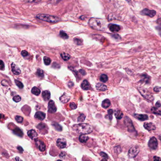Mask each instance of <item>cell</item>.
<instances>
[{"label":"cell","instance_id":"6f0895ef","mask_svg":"<svg viewBox=\"0 0 161 161\" xmlns=\"http://www.w3.org/2000/svg\"><path fill=\"white\" fill-rule=\"evenodd\" d=\"M128 0V1H129V0Z\"/></svg>","mask_w":161,"mask_h":161},{"label":"cell","instance_id":"d6986e66","mask_svg":"<svg viewBox=\"0 0 161 161\" xmlns=\"http://www.w3.org/2000/svg\"><path fill=\"white\" fill-rule=\"evenodd\" d=\"M96 89H97L100 91H105L107 89V87H106V85L101 83H98L96 85Z\"/></svg>","mask_w":161,"mask_h":161},{"label":"cell","instance_id":"1f68e13d","mask_svg":"<svg viewBox=\"0 0 161 161\" xmlns=\"http://www.w3.org/2000/svg\"><path fill=\"white\" fill-rule=\"evenodd\" d=\"M113 110L112 109H109L108 110V117H106V118H108L110 120H112V119H113Z\"/></svg>","mask_w":161,"mask_h":161},{"label":"cell","instance_id":"44dd1931","mask_svg":"<svg viewBox=\"0 0 161 161\" xmlns=\"http://www.w3.org/2000/svg\"><path fill=\"white\" fill-rule=\"evenodd\" d=\"M42 97L45 101H48L51 97V93L49 91L45 90L42 93Z\"/></svg>","mask_w":161,"mask_h":161},{"label":"cell","instance_id":"6da1fadb","mask_svg":"<svg viewBox=\"0 0 161 161\" xmlns=\"http://www.w3.org/2000/svg\"><path fill=\"white\" fill-rule=\"evenodd\" d=\"M90 27L98 31H104L107 27L105 20L97 18H91L89 21Z\"/></svg>","mask_w":161,"mask_h":161},{"label":"cell","instance_id":"4dcf8cb0","mask_svg":"<svg viewBox=\"0 0 161 161\" xmlns=\"http://www.w3.org/2000/svg\"><path fill=\"white\" fill-rule=\"evenodd\" d=\"M85 119H86V116L85 115V114H84L83 113H81L78 118V122H82L85 121Z\"/></svg>","mask_w":161,"mask_h":161},{"label":"cell","instance_id":"5bb4252c","mask_svg":"<svg viewBox=\"0 0 161 161\" xmlns=\"http://www.w3.org/2000/svg\"><path fill=\"white\" fill-rule=\"evenodd\" d=\"M134 117L136 119H138L139 121H144L148 120L149 118L146 114H137L135 113L134 114Z\"/></svg>","mask_w":161,"mask_h":161},{"label":"cell","instance_id":"9f6ffc18","mask_svg":"<svg viewBox=\"0 0 161 161\" xmlns=\"http://www.w3.org/2000/svg\"><path fill=\"white\" fill-rule=\"evenodd\" d=\"M159 139H160V140L161 141V136H159Z\"/></svg>","mask_w":161,"mask_h":161},{"label":"cell","instance_id":"8d00e7d4","mask_svg":"<svg viewBox=\"0 0 161 161\" xmlns=\"http://www.w3.org/2000/svg\"><path fill=\"white\" fill-rule=\"evenodd\" d=\"M37 75L39 76V77H43L44 76V72L42 70L40 69H38L37 70Z\"/></svg>","mask_w":161,"mask_h":161},{"label":"cell","instance_id":"f5cc1de1","mask_svg":"<svg viewBox=\"0 0 161 161\" xmlns=\"http://www.w3.org/2000/svg\"><path fill=\"white\" fill-rule=\"evenodd\" d=\"M17 148H18V150L20 152H22L23 151V148H22L21 146H18V147H17Z\"/></svg>","mask_w":161,"mask_h":161},{"label":"cell","instance_id":"83f0119b","mask_svg":"<svg viewBox=\"0 0 161 161\" xmlns=\"http://www.w3.org/2000/svg\"><path fill=\"white\" fill-rule=\"evenodd\" d=\"M61 55L63 60L65 61L69 60L71 58V56L69 54H66L65 53H62Z\"/></svg>","mask_w":161,"mask_h":161},{"label":"cell","instance_id":"30bf717a","mask_svg":"<svg viewBox=\"0 0 161 161\" xmlns=\"http://www.w3.org/2000/svg\"><path fill=\"white\" fill-rule=\"evenodd\" d=\"M144 127L146 130L149 131L155 130L156 129L155 125L152 122L150 123H145L144 124Z\"/></svg>","mask_w":161,"mask_h":161},{"label":"cell","instance_id":"f6af8a7d","mask_svg":"<svg viewBox=\"0 0 161 161\" xmlns=\"http://www.w3.org/2000/svg\"><path fill=\"white\" fill-rule=\"evenodd\" d=\"M28 52H27V51H25V50L22 51L21 52V55H22L23 56H24V57H26V56H27L28 55Z\"/></svg>","mask_w":161,"mask_h":161},{"label":"cell","instance_id":"680465c9","mask_svg":"<svg viewBox=\"0 0 161 161\" xmlns=\"http://www.w3.org/2000/svg\"></svg>","mask_w":161,"mask_h":161},{"label":"cell","instance_id":"7402d4cb","mask_svg":"<svg viewBox=\"0 0 161 161\" xmlns=\"http://www.w3.org/2000/svg\"><path fill=\"white\" fill-rule=\"evenodd\" d=\"M81 87L83 90H87L90 89V85L89 82L87 80H84L81 83Z\"/></svg>","mask_w":161,"mask_h":161},{"label":"cell","instance_id":"681fc988","mask_svg":"<svg viewBox=\"0 0 161 161\" xmlns=\"http://www.w3.org/2000/svg\"><path fill=\"white\" fill-rule=\"evenodd\" d=\"M155 105H156V107H161V103H160V102L159 101H158V102H157L156 103Z\"/></svg>","mask_w":161,"mask_h":161},{"label":"cell","instance_id":"ba28073f","mask_svg":"<svg viewBox=\"0 0 161 161\" xmlns=\"http://www.w3.org/2000/svg\"><path fill=\"white\" fill-rule=\"evenodd\" d=\"M141 13L143 15L149 16L150 17H153L156 15V11L154 10H150L149 9H145L141 11Z\"/></svg>","mask_w":161,"mask_h":161},{"label":"cell","instance_id":"cb8c5ba5","mask_svg":"<svg viewBox=\"0 0 161 161\" xmlns=\"http://www.w3.org/2000/svg\"><path fill=\"white\" fill-rule=\"evenodd\" d=\"M114 115H115V116L116 117L117 119L121 120L123 117V113H122V112L120 110L117 109V110H116V111H115Z\"/></svg>","mask_w":161,"mask_h":161},{"label":"cell","instance_id":"74e56055","mask_svg":"<svg viewBox=\"0 0 161 161\" xmlns=\"http://www.w3.org/2000/svg\"><path fill=\"white\" fill-rule=\"evenodd\" d=\"M15 120L18 123H22L23 121V118L20 116H16L15 117Z\"/></svg>","mask_w":161,"mask_h":161},{"label":"cell","instance_id":"ee69618b","mask_svg":"<svg viewBox=\"0 0 161 161\" xmlns=\"http://www.w3.org/2000/svg\"><path fill=\"white\" fill-rule=\"evenodd\" d=\"M112 36V37H113L114 38H115L116 39H120L121 38V36H119L118 34H113Z\"/></svg>","mask_w":161,"mask_h":161},{"label":"cell","instance_id":"b9f144b4","mask_svg":"<svg viewBox=\"0 0 161 161\" xmlns=\"http://www.w3.org/2000/svg\"><path fill=\"white\" fill-rule=\"evenodd\" d=\"M153 91L155 92H157V93L160 92H161V87H155L153 89Z\"/></svg>","mask_w":161,"mask_h":161},{"label":"cell","instance_id":"9a60e30c","mask_svg":"<svg viewBox=\"0 0 161 161\" xmlns=\"http://www.w3.org/2000/svg\"><path fill=\"white\" fill-rule=\"evenodd\" d=\"M28 136L32 140H35L37 137L38 135L37 132L34 129H31L27 132Z\"/></svg>","mask_w":161,"mask_h":161},{"label":"cell","instance_id":"4316f807","mask_svg":"<svg viewBox=\"0 0 161 161\" xmlns=\"http://www.w3.org/2000/svg\"><path fill=\"white\" fill-rule=\"evenodd\" d=\"M31 92L33 94L36 95V96H39L40 93H41V91L38 88H37V87H34V88H32V89L31 90Z\"/></svg>","mask_w":161,"mask_h":161},{"label":"cell","instance_id":"e575fe53","mask_svg":"<svg viewBox=\"0 0 161 161\" xmlns=\"http://www.w3.org/2000/svg\"><path fill=\"white\" fill-rule=\"evenodd\" d=\"M60 36L64 39H68L69 38L68 35L64 31H61L60 32Z\"/></svg>","mask_w":161,"mask_h":161},{"label":"cell","instance_id":"9c48e42d","mask_svg":"<svg viewBox=\"0 0 161 161\" xmlns=\"http://www.w3.org/2000/svg\"><path fill=\"white\" fill-rule=\"evenodd\" d=\"M57 111V107L53 100H50L48 103V112L50 113H54Z\"/></svg>","mask_w":161,"mask_h":161},{"label":"cell","instance_id":"5b68a950","mask_svg":"<svg viewBox=\"0 0 161 161\" xmlns=\"http://www.w3.org/2000/svg\"><path fill=\"white\" fill-rule=\"evenodd\" d=\"M138 90L141 95L143 97L153 102L154 100V97L147 90L143 88H138Z\"/></svg>","mask_w":161,"mask_h":161},{"label":"cell","instance_id":"3957f363","mask_svg":"<svg viewBox=\"0 0 161 161\" xmlns=\"http://www.w3.org/2000/svg\"><path fill=\"white\" fill-rule=\"evenodd\" d=\"M36 18L49 23H57L61 20V19L58 17L43 14H38L36 16Z\"/></svg>","mask_w":161,"mask_h":161},{"label":"cell","instance_id":"484cf974","mask_svg":"<svg viewBox=\"0 0 161 161\" xmlns=\"http://www.w3.org/2000/svg\"><path fill=\"white\" fill-rule=\"evenodd\" d=\"M151 111L153 113L157 115H161V109L157 107H153L151 108Z\"/></svg>","mask_w":161,"mask_h":161},{"label":"cell","instance_id":"f35d334b","mask_svg":"<svg viewBox=\"0 0 161 161\" xmlns=\"http://www.w3.org/2000/svg\"><path fill=\"white\" fill-rule=\"evenodd\" d=\"M21 98L19 96H16L13 98V100L16 103L20 102L21 101Z\"/></svg>","mask_w":161,"mask_h":161},{"label":"cell","instance_id":"8fae6325","mask_svg":"<svg viewBox=\"0 0 161 161\" xmlns=\"http://www.w3.org/2000/svg\"><path fill=\"white\" fill-rule=\"evenodd\" d=\"M36 145L38 148L39 150L41 152H44L45 150V145L40 140H36Z\"/></svg>","mask_w":161,"mask_h":161},{"label":"cell","instance_id":"e0dca14e","mask_svg":"<svg viewBox=\"0 0 161 161\" xmlns=\"http://www.w3.org/2000/svg\"><path fill=\"white\" fill-rule=\"evenodd\" d=\"M71 99V97L66 93H64L63 95L60 97V100L63 103H66L69 101Z\"/></svg>","mask_w":161,"mask_h":161},{"label":"cell","instance_id":"ac0fdd59","mask_svg":"<svg viewBox=\"0 0 161 161\" xmlns=\"http://www.w3.org/2000/svg\"><path fill=\"white\" fill-rule=\"evenodd\" d=\"M35 117L40 121H43L45 118V114L42 112H37L35 114Z\"/></svg>","mask_w":161,"mask_h":161},{"label":"cell","instance_id":"603a6c76","mask_svg":"<svg viewBox=\"0 0 161 161\" xmlns=\"http://www.w3.org/2000/svg\"><path fill=\"white\" fill-rule=\"evenodd\" d=\"M89 139V137L84 134H81L79 137V141L82 143H86Z\"/></svg>","mask_w":161,"mask_h":161},{"label":"cell","instance_id":"8992f818","mask_svg":"<svg viewBox=\"0 0 161 161\" xmlns=\"http://www.w3.org/2000/svg\"><path fill=\"white\" fill-rule=\"evenodd\" d=\"M140 151L139 147L137 145L132 146L130 148L128 152V155L129 158L135 157Z\"/></svg>","mask_w":161,"mask_h":161},{"label":"cell","instance_id":"7a4b0ae2","mask_svg":"<svg viewBox=\"0 0 161 161\" xmlns=\"http://www.w3.org/2000/svg\"><path fill=\"white\" fill-rule=\"evenodd\" d=\"M73 129L78 133L80 134H88L93 131L91 126L87 123H80L73 126Z\"/></svg>","mask_w":161,"mask_h":161},{"label":"cell","instance_id":"7bdbcfd3","mask_svg":"<svg viewBox=\"0 0 161 161\" xmlns=\"http://www.w3.org/2000/svg\"><path fill=\"white\" fill-rule=\"evenodd\" d=\"M14 131H17L18 132V133L17 134V135H18V136H22V131H21V130L19 129H18L17 128L16 129H15Z\"/></svg>","mask_w":161,"mask_h":161},{"label":"cell","instance_id":"d4e9b609","mask_svg":"<svg viewBox=\"0 0 161 161\" xmlns=\"http://www.w3.org/2000/svg\"><path fill=\"white\" fill-rule=\"evenodd\" d=\"M110 105H111V102L109 99H106L103 101L102 106L104 108L106 109L109 107Z\"/></svg>","mask_w":161,"mask_h":161},{"label":"cell","instance_id":"836d02e7","mask_svg":"<svg viewBox=\"0 0 161 161\" xmlns=\"http://www.w3.org/2000/svg\"><path fill=\"white\" fill-rule=\"evenodd\" d=\"M44 62L46 65H49L51 62V60L50 58L47 57H44Z\"/></svg>","mask_w":161,"mask_h":161},{"label":"cell","instance_id":"c3c4849f","mask_svg":"<svg viewBox=\"0 0 161 161\" xmlns=\"http://www.w3.org/2000/svg\"><path fill=\"white\" fill-rule=\"evenodd\" d=\"M0 70H3L4 69V64L2 60L0 61Z\"/></svg>","mask_w":161,"mask_h":161},{"label":"cell","instance_id":"f1b7e54d","mask_svg":"<svg viewBox=\"0 0 161 161\" xmlns=\"http://www.w3.org/2000/svg\"><path fill=\"white\" fill-rule=\"evenodd\" d=\"M108 80V78L107 76L106 75V74H102L100 76V80L103 82V83H105Z\"/></svg>","mask_w":161,"mask_h":161},{"label":"cell","instance_id":"f907efd6","mask_svg":"<svg viewBox=\"0 0 161 161\" xmlns=\"http://www.w3.org/2000/svg\"><path fill=\"white\" fill-rule=\"evenodd\" d=\"M153 160L154 161H161V158L159 157L154 156L153 157Z\"/></svg>","mask_w":161,"mask_h":161},{"label":"cell","instance_id":"52a82bcc","mask_svg":"<svg viewBox=\"0 0 161 161\" xmlns=\"http://www.w3.org/2000/svg\"><path fill=\"white\" fill-rule=\"evenodd\" d=\"M148 146L153 150H156L158 147V141L155 137H152L148 143Z\"/></svg>","mask_w":161,"mask_h":161},{"label":"cell","instance_id":"ffe728a7","mask_svg":"<svg viewBox=\"0 0 161 161\" xmlns=\"http://www.w3.org/2000/svg\"><path fill=\"white\" fill-rule=\"evenodd\" d=\"M150 77L148 76L147 74H143L142 75V79H141L140 81H141L142 83H145L146 84H149L150 82Z\"/></svg>","mask_w":161,"mask_h":161},{"label":"cell","instance_id":"2e32d148","mask_svg":"<svg viewBox=\"0 0 161 161\" xmlns=\"http://www.w3.org/2000/svg\"><path fill=\"white\" fill-rule=\"evenodd\" d=\"M12 72L15 75H19L21 73V71L18 66L14 63H12L11 64Z\"/></svg>","mask_w":161,"mask_h":161},{"label":"cell","instance_id":"7c38bea8","mask_svg":"<svg viewBox=\"0 0 161 161\" xmlns=\"http://www.w3.org/2000/svg\"><path fill=\"white\" fill-rule=\"evenodd\" d=\"M57 145L60 148L66 147L67 142L64 138H58L57 140Z\"/></svg>","mask_w":161,"mask_h":161},{"label":"cell","instance_id":"bcb514c9","mask_svg":"<svg viewBox=\"0 0 161 161\" xmlns=\"http://www.w3.org/2000/svg\"><path fill=\"white\" fill-rule=\"evenodd\" d=\"M50 3H56L58 2L59 1H61V0H48Z\"/></svg>","mask_w":161,"mask_h":161},{"label":"cell","instance_id":"7dc6e473","mask_svg":"<svg viewBox=\"0 0 161 161\" xmlns=\"http://www.w3.org/2000/svg\"><path fill=\"white\" fill-rule=\"evenodd\" d=\"M59 156H60V158L63 159V158H65V156H66V154H65V153L63 152H62L60 154Z\"/></svg>","mask_w":161,"mask_h":161},{"label":"cell","instance_id":"11a10c76","mask_svg":"<svg viewBox=\"0 0 161 161\" xmlns=\"http://www.w3.org/2000/svg\"><path fill=\"white\" fill-rule=\"evenodd\" d=\"M24 0L27 2H32V1H34L35 0Z\"/></svg>","mask_w":161,"mask_h":161},{"label":"cell","instance_id":"db71d44e","mask_svg":"<svg viewBox=\"0 0 161 161\" xmlns=\"http://www.w3.org/2000/svg\"><path fill=\"white\" fill-rule=\"evenodd\" d=\"M157 22L158 23V24L160 25L161 26V18H159L157 21Z\"/></svg>","mask_w":161,"mask_h":161},{"label":"cell","instance_id":"d6a6232c","mask_svg":"<svg viewBox=\"0 0 161 161\" xmlns=\"http://www.w3.org/2000/svg\"><path fill=\"white\" fill-rule=\"evenodd\" d=\"M15 82L16 85L18 86V88H19L20 89H22L24 88L23 84L20 81L18 80H15Z\"/></svg>","mask_w":161,"mask_h":161},{"label":"cell","instance_id":"60d3db41","mask_svg":"<svg viewBox=\"0 0 161 161\" xmlns=\"http://www.w3.org/2000/svg\"><path fill=\"white\" fill-rule=\"evenodd\" d=\"M100 154L102 157H103L104 158H106L107 159L108 158V156L104 152H101L100 153Z\"/></svg>","mask_w":161,"mask_h":161},{"label":"cell","instance_id":"277c9868","mask_svg":"<svg viewBox=\"0 0 161 161\" xmlns=\"http://www.w3.org/2000/svg\"><path fill=\"white\" fill-rule=\"evenodd\" d=\"M124 123L126 127L127 128L128 131L130 133H132L136 132V129H135L133 125L132 121L131 120L128 116L125 117L124 120Z\"/></svg>","mask_w":161,"mask_h":161},{"label":"cell","instance_id":"f546056e","mask_svg":"<svg viewBox=\"0 0 161 161\" xmlns=\"http://www.w3.org/2000/svg\"><path fill=\"white\" fill-rule=\"evenodd\" d=\"M74 42L76 44L78 45H81L83 44V40L82 39L78 37H75L74 39Z\"/></svg>","mask_w":161,"mask_h":161},{"label":"cell","instance_id":"ab89813d","mask_svg":"<svg viewBox=\"0 0 161 161\" xmlns=\"http://www.w3.org/2000/svg\"><path fill=\"white\" fill-rule=\"evenodd\" d=\"M70 106L72 109H75L77 108V105L75 103H72L70 104Z\"/></svg>","mask_w":161,"mask_h":161},{"label":"cell","instance_id":"816d5d0a","mask_svg":"<svg viewBox=\"0 0 161 161\" xmlns=\"http://www.w3.org/2000/svg\"><path fill=\"white\" fill-rule=\"evenodd\" d=\"M156 29L157 30L158 32L159 33V34L161 36V27H156Z\"/></svg>","mask_w":161,"mask_h":161},{"label":"cell","instance_id":"d590c367","mask_svg":"<svg viewBox=\"0 0 161 161\" xmlns=\"http://www.w3.org/2000/svg\"><path fill=\"white\" fill-rule=\"evenodd\" d=\"M53 126H54V127L55 128V129L59 131H61L62 130V127L59 124H58L57 123H53L52 124Z\"/></svg>","mask_w":161,"mask_h":161},{"label":"cell","instance_id":"4fadbf2b","mask_svg":"<svg viewBox=\"0 0 161 161\" xmlns=\"http://www.w3.org/2000/svg\"><path fill=\"white\" fill-rule=\"evenodd\" d=\"M108 28L110 30L113 32H119L121 29V27L118 25L110 24L108 25Z\"/></svg>","mask_w":161,"mask_h":161}]
</instances>
